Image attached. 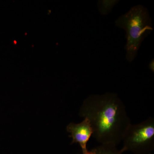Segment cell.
I'll return each instance as SVG.
<instances>
[{
  "label": "cell",
  "instance_id": "cell-6",
  "mask_svg": "<svg viewBox=\"0 0 154 154\" xmlns=\"http://www.w3.org/2000/svg\"><path fill=\"white\" fill-rule=\"evenodd\" d=\"M119 2L118 0H102L98 2L99 13L102 15H107L112 11L113 7Z\"/></svg>",
  "mask_w": 154,
  "mask_h": 154
},
{
  "label": "cell",
  "instance_id": "cell-5",
  "mask_svg": "<svg viewBox=\"0 0 154 154\" xmlns=\"http://www.w3.org/2000/svg\"><path fill=\"white\" fill-rule=\"evenodd\" d=\"M117 146L111 144H104L94 149L95 154H122L121 150H119Z\"/></svg>",
  "mask_w": 154,
  "mask_h": 154
},
{
  "label": "cell",
  "instance_id": "cell-4",
  "mask_svg": "<svg viewBox=\"0 0 154 154\" xmlns=\"http://www.w3.org/2000/svg\"><path fill=\"white\" fill-rule=\"evenodd\" d=\"M78 124L70 123L66 127L67 131L70 133V137L72 138V143L79 144L82 151L87 149V143L93 135L92 127L87 119Z\"/></svg>",
  "mask_w": 154,
  "mask_h": 154
},
{
  "label": "cell",
  "instance_id": "cell-1",
  "mask_svg": "<svg viewBox=\"0 0 154 154\" xmlns=\"http://www.w3.org/2000/svg\"><path fill=\"white\" fill-rule=\"evenodd\" d=\"M79 115L89 120L92 136L100 144L117 146L131 124L125 105L114 93L90 95L83 102Z\"/></svg>",
  "mask_w": 154,
  "mask_h": 154
},
{
  "label": "cell",
  "instance_id": "cell-2",
  "mask_svg": "<svg viewBox=\"0 0 154 154\" xmlns=\"http://www.w3.org/2000/svg\"><path fill=\"white\" fill-rule=\"evenodd\" d=\"M115 25L125 30L126 59L131 62L136 57L142 42L152 31L149 11L141 5L134 6L116 20Z\"/></svg>",
  "mask_w": 154,
  "mask_h": 154
},
{
  "label": "cell",
  "instance_id": "cell-7",
  "mask_svg": "<svg viewBox=\"0 0 154 154\" xmlns=\"http://www.w3.org/2000/svg\"><path fill=\"white\" fill-rule=\"evenodd\" d=\"M154 59L152 60L149 63V68L152 71V72H154Z\"/></svg>",
  "mask_w": 154,
  "mask_h": 154
},
{
  "label": "cell",
  "instance_id": "cell-8",
  "mask_svg": "<svg viewBox=\"0 0 154 154\" xmlns=\"http://www.w3.org/2000/svg\"><path fill=\"white\" fill-rule=\"evenodd\" d=\"M82 154H95V153H94V149L91 151L88 150L87 149L83 151Z\"/></svg>",
  "mask_w": 154,
  "mask_h": 154
},
{
  "label": "cell",
  "instance_id": "cell-3",
  "mask_svg": "<svg viewBox=\"0 0 154 154\" xmlns=\"http://www.w3.org/2000/svg\"><path fill=\"white\" fill-rule=\"evenodd\" d=\"M122 152L148 154L154 149V119L150 117L136 125H131L123 140Z\"/></svg>",
  "mask_w": 154,
  "mask_h": 154
},
{
  "label": "cell",
  "instance_id": "cell-9",
  "mask_svg": "<svg viewBox=\"0 0 154 154\" xmlns=\"http://www.w3.org/2000/svg\"><path fill=\"white\" fill-rule=\"evenodd\" d=\"M148 154H152L151 153H149Z\"/></svg>",
  "mask_w": 154,
  "mask_h": 154
}]
</instances>
